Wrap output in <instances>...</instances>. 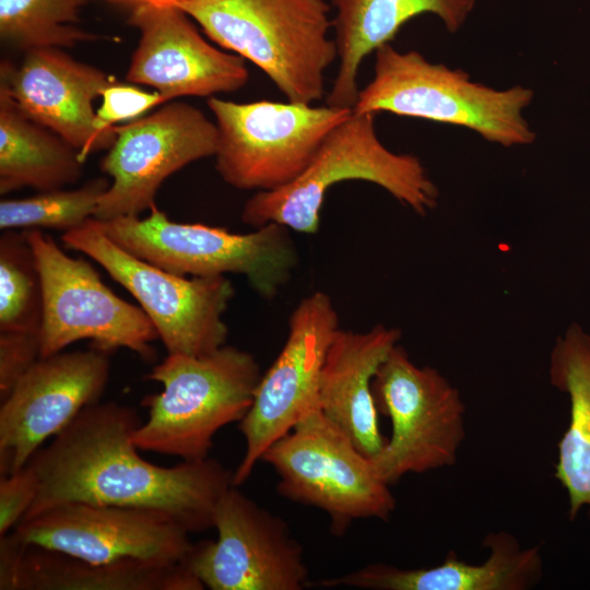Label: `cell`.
Returning a JSON list of instances; mask_svg holds the SVG:
<instances>
[{
    "label": "cell",
    "instance_id": "cell-3",
    "mask_svg": "<svg viewBox=\"0 0 590 590\" xmlns=\"http://www.w3.org/2000/svg\"><path fill=\"white\" fill-rule=\"evenodd\" d=\"M375 115L352 110L327 134L297 178L250 197L241 221L255 228L276 223L298 233L316 234L326 192L343 180L376 184L420 215L436 208L439 191L420 158L388 150L376 133Z\"/></svg>",
    "mask_w": 590,
    "mask_h": 590
},
{
    "label": "cell",
    "instance_id": "cell-22",
    "mask_svg": "<svg viewBox=\"0 0 590 590\" xmlns=\"http://www.w3.org/2000/svg\"><path fill=\"white\" fill-rule=\"evenodd\" d=\"M339 68L326 105L353 109L359 93L357 76L362 61L377 48L390 44L412 17L432 13L446 30L457 33L475 7V0H330Z\"/></svg>",
    "mask_w": 590,
    "mask_h": 590
},
{
    "label": "cell",
    "instance_id": "cell-30",
    "mask_svg": "<svg viewBox=\"0 0 590 590\" xmlns=\"http://www.w3.org/2000/svg\"><path fill=\"white\" fill-rule=\"evenodd\" d=\"M37 493V477L26 464L0 479V536L10 533L23 519Z\"/></svg>",
    "mask_w": 590,
    "mask_h": 590
},
{
    "label": "cell",
    "instance_id": "cell-31",
    "mask_svg": "<svg viewBox=\"0 0 590 590\" xmlns=\"http://www.w3.org/2000/svg\"><path fill=\"white\" fill-rule=\"evenodd\" d=\"M107 1L149 3V4H155V5H176L182 0H107Z\"/></svg>",
    "mask_w": 590,
    "mask_h": 590
},
{
    "label": "cell",
    "instance_id": "cell-14",
    "mask_svg": "<svg viewBox=\"0 0 590 590\" xmlns=\"http://www.w3.org/2000/svg\"><path fill=\"white\" fill-rule=\"evenodd\" d=\"M339 329L332 299L321 291L303 298L293 310L286 341L262 374L252 404L239 422L246 451L233 472L234 486L244 484L264 451L318 405L321 370Z\"/></svg>",
    "mask_w": 590,
    "mask_h": 590
},
{
    "label": "cell",
    "instance_id": "cell-10",
    "mask_svg": "<svg viewBox=\"0 0 590 590\" xmlns=\"http://www.w3.org/2000/svg\"><path fill=\"white\" fill-rule=\"evenodd\" d=\"M373 394L391 435L370 458L378 476L392 485L409 473L456 464L465 439V405L437 369L415 365L397 344L377 370Z\"/></svg>",
    "mask_w": 590,
    "mask_h": 590
},
{
    "label": "cell",
    "instance_id": "cell-27",
    "mask_svg": "<svg viewBox=\"0 0 590 590\" xmlns=\"http://www.w3.org/2000/svg\"><path fill=\"white\" fill-rule=\"evenodd\" d=\"M106 177H96L76 189H56L0 202L2 231L54 228L69 232L95 216L101 197L109 188Z\"/></svg>",
    "mask_w": 590,
    "mask_h": 590
},
{
    "label": "cell",
    "instance_id": "cell-17",
    "mask_svg": "<svg viewBox=\"0 0 590 590\" xmlns=\"http://www.w3.org/2000/svg\"><path fill=\"white\" fill-rule=\"evenodd\" d=\"M177 5L135 3L128 24L140 33L126 79L155 88L164 104L241 88L245 59L210 44Z\"/></svg>",
    "mask_w": 590,
    "mask_h": 590
},
{
    "label": "cell",
    "instance_id": "cell-8",
    "mask_svg": "<svg viewBox=\"0 0 590 590\" xmlns=\"http://www.w3.org/2000/svg\"><path fill=\"white\" fill-rule=\"evenodd\" d=\"M64 247L97 262L140 304L168 354L202 356L225 345L224 314L234 296L225 275L186 276L140 259L110 239L92 217L66 232Z\"/></svg>",
    "mask_w": 590,
    "mask_h": 590
},
{
    "label": "cell",
    "instance_id": "cell-26",
    "mask_svg": "<svg viewBox=\"0 0 590 590\" xmlns=\"http://www.w3.org/2000/svg\"><path fill=\"white\" fill-rule=\"evenodd\" d=\"M43 286L26 231L0 237V332H39Z\"/></svg>",
    "mask_w": 590,
    "mask_h": 590
},
{
    "label": "cell",
    "instance_id": "cell-12",
    "mask_svg": "<svg viewBox=\"0 0 590 590\" xmlns=\"http://www.w3.org/2000/svg\"><path fill=\"white\" fill-rule=\"evenodd\" d=\"M116 141L101 162L111 178L95 219L139 216L155 205L167 177L204 157L214 156L219 133L197 107L168 102L154 113L115 126Z\"/></svg>",
    "mask_w": 590,
    "mask_h": 590
},
{
    "label": "cell",
    "instance_id": "cell-16",
    "mask_svg": "<svg viewBox=\"0 0 590 590\" xmlns=\"http://www.w3.org/2000/svg\"><path fill=\"white\" fill-rule=\"evenodd\" d=\"M108 353L97 349L40 357L1 401L0 475L24 468L44 441L99 401L109 380Z\"/></svg>",
    "mask_w": 590,
    "mask_h": 590
},
{
    "label": "cell",
    "instance_id": "cell-11",
    "mask_svg": "<svg viewBox=\"0 0 590 590\" xmlns=\"http://www.w3.org/2000/svg\"><path fill=\"white\" fill-rule=\"evenodd\" d=\"M25 231L43 286L42 357L90 340L108 354L123 347L154 361L152 342L160 338L142 308L117 296L87 261L70 257L50 235Z\"/></svg>",
    "mask_w": 590,
    "mask_h": 590
},
{
    "label": "cell",
    "instance_id": "cell-20",
    "mask_svg": "<svg viewBox=\"0 0 590 590\" xmlns=\"http://www.w3.org/2000/svg\"><path fill=\"white\" fill-rule=\"evenodd\" d=\"M482 546L489 554L480 565L461 560L451 551L433 567L403 569L376 563L319 585L370 590H529L541 582L543 559L539 546L523 547L506 531L487 533Z\"/></svg>",
    "mask_w": 590,
    "mask_h": 590
},
{
    "label": "cell",
    "instance_id": "cell-4",
    "mask_svg": "<svg viewBox=\"0 0 590 590\" xmlns=\"http://www.w3.org/2000/svg\"><path fill=\"white\" fill-rule=\"evenodd\" d=\"M261 376L256 358L231 345L202 356L168 354L145 376L163 390L143 399L149 417L134 445L181 461L209 458L214 435L249 411Z\"/></svg>",
    "mask_w": 590,
    "mask_h": 590
},
{
    "label": "cell",
    "instance_id": "cell-25",
    "mask_svg": "<svg viewBox=\"0 0 590 590\" xmlns=\"http://www.w3.org/2000/svg\"><path fill=\"white\" fill-rule=\"evenodd\" d=\"M88 0H0L1 43L23 52L38 47L71 48L97 36L79 26Z\"/></svg>",
    "mask_w": 590,
    "mask_h": 590
},
{
    "label": "cell",
    "instance_id": "cell-29",
    "mask_svg": "<svg viewBox=\"0 0 590 590\" xmlns=\"http://www.w3.org/2000/svg\"><path fill=\"white\" fill-rule=\"evenodd\" d=\"M42 357L39 332H0V400Z\"/></svg>",
    "mask_w": 590,
    "mask_h": 590
},
{
    "label": "cell",
    "instance_id": "cell-2",
    "mask_svg": "<svg viewBox=\"0 0 590 590\" xmlns=\"http://www.w3.org/2000/svg\"><path fill=\"white\" fill-rule=\"evenodd\" d=\"M224 49L261 69L288 102L324 94L338 59L326 0H182L176 4Z\"/></svg>",
    "mask_w": 590,
    "mask_h": 590
},
{
    "label": "cell",
    "instance_id": "cell-19",
    "mask_svg": "<svg viewBox=\"0 0 590 590\" xmlns=\"http://www.w3.org/2000/svg\"><path fill=\"white\" fill-rule=\"evenodd\" d=\"M185 563L81 559L0 538V590H203Z\"/></svg>",
    "mask_w": 590,
    "mask_h": 590
},
{
    "label": "cell",
    "instance_id": "cell-23",
    "mask_svg": "<svg viewBox=\"0 0 590 590\" xmlns=\"http://www.w3.org/2000/svg\"><path fill=\"white\" fill-rule=\"evenodd\" d=\"M550 382L569 398V424L557 444L555 477L566 489L573 520L582 507L590 517V335L571 323L551 351Z\"/></svg>",
    "mask_w": 590,
    "mask_h": 590
},
{
    "label": "cell",
    "instance_id": "cell-18",
    "mask_svg": "<svg viewBox=\"0 0 590 590\" xmlns=\"http://www.w3.org/2000/svg\"><path fill=\"white\" fill-rule=\"evenodd\" d=\"M115 78L78 61L58 47H38L24 52L19 63L0 64V91L30 119L52 130L80 154L109 150L116 132L103 134L94 127V101Z\"/></svg>",
    "mask_w": 590,
    "mask_h": 590
},
{
    "label": "cell",
    "instance_id": "cell-13",
    "mask_svg": "<svg viewBox=\"0 0 590 590\" xmlns=\"http://www.w3.org/2000/svg\"><path fill=\"white\" fill-rule=\"evenodd\" d=\"M231 486L213 511L215 541H201L185 560L211 590H302L308 580L302 545L285 521Z\"/></svg>",
    "mask_w": 590,
    "mask_h": 590
},
{
    "label": "cell",
    "instance_id": "cell-15",
    "mask_svg": "<svg viewBox=\"0 0 590 590\" xmlns=\"http://www.w3.org/2000/svg\"><path fill=\"white\" fill-rule=\"evenodd\" d=\"M8 534L23 545L97 563L127 558L185 563L194 546L190 532L167 514L85 503L46 510L20 521Z\"/></svg>",
    "mask_w": 590,
    "mask_h": 590
},
{
    "label": "cell",
    "instance_id": "cell-5",
    "mask_svg": "<svg viewBox=\"0 0 590 590\" xmlns=\"http://www.w3.org/2000/svg\"><path fill=\"white\" fill-rule=\"evenodd\" d=\"M373 80L358 93L354 113L388 111L470 129L505 148L528 145L536 133L522 115L530 87L495 90L460 69L433 63L415 50L385 44L375 51Z\"/></svg>",
    "mask_w": 590,
    "mask_h": 590
},
{
    "label": "cell",
    "instance_id": "cell-7",
    "mask_svg": "<svg viewBox=\"0 0 590 590\" xmlns=\"http://www.w3.org/2000/svg\"><path fill=\"white\" fill-rule=\"evenodd\" d=\"M261 460L278 473V492L323 510L334 535L344 534L357 519L387 521L396 509L390 485L378 476L370 458L319 405L275 440Z\"/></svg>",
    "mask_w": 590,
    "mask_h": 590
},
{
    "label": "cell",
    "instance_id": "cell-1",
    "mask_svg": "<svg viewBox=\"0 0 590 590\" xmlns=\"http://www.w3.org/2000/svg\"><path fill=\"white\" fill-rule=\"evenodd\" d=\"M138 411L117 402L86 406L27 465L37 493L22 520L69 503L158 510L190 533L213 528V511L233 486V472L215 459L161 467L133 442ZM21 520V521H22Z\"/></svg>",
    "mask_w": 590,
    "mask_h": 590
},
{
    "label": "cell",
    "instance_id": "cell-21",
    "mask_svg": "<svg viewBox=\"0 0 590 590\" xmlns=\"http://www.w3.org/2000/svg\"><path fill=\"white\" fill-rule=\"evenodd\" d=\"M401 331L376 324L365 332L339 329L320 375L318 405L358 450L374 458L387 442L378 423L373 380Z\"/></svg>",
    "mask_w": 590,
    "mask_h": 590
},
{
    "label": "cell",
    "instance_id": "cell-24",
    "mask_svg": "<svg viewBox=\"0 0 590 590\" xmlns=\"http://www.w3.org/2000/svg\"><path fill=\"white\" fill-rule=\"evenodd\" d=\"M84 163L59 134L30 119L0 91V194L30 187L39 192L76 182Z\"/></svg>",
    "mask_w": 590,
    "mask_h": 590
},
{
    "label": "cell",
    "instance_id": "cell-9",
    "mask_svg": "<svg viewBox=\"0 0 590 590\" xmlns=\"http://www.w3.org/2000/svg\"><path fill=\"white\" fill-rule=\"evenodd\" d=\"M219 133L215 169L239 190L270 191L297 178L352 109L209 97Z\"/></svg>",
    "mask_w": 590,
    "mask_h": 590
},
{
    "label": "cell",
    "instance_id": "cell-6",
    "mask_svg": "<svg viewBox=\"0 0 590 590\" xmlns=\"http://www.w3.org/2000/svg\"><path fill=\"white\" fill-rule=\"evenodd\" d=\"M97 221L110 239L140 259L186 276L241 274L266 299L279 294L298 263L288 228L276 223L245 234L232 233L224 227L170 221L156 204L144 219Z\"/></svg>",
    "mask_w": 590,
    "mask_h": 590
},
{
    "label": "cell",
    "instance_id": "cell-28",
    "mask_svg": "<svg viewBox=\"0 0 590 590\" xmlns=\"http://www.w3.org/2000/svg\"><path fill=\"white\" fill-rule=\"evenodd\" d=\"M102 104L95 110L94 127L103 134L115 132V126L133 121L151 108L164 104L158 92H146L134 85L114 82L102 95Z\"/></svg>",
    "mask_w": 590,
    "mask_h": 590
}]
</instances>
